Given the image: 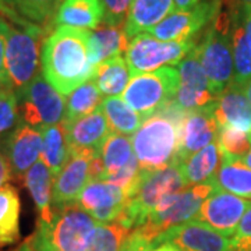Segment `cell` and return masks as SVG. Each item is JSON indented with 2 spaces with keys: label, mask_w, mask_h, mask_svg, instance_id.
<instances>
[{
  "label": "cell",
  "mask_w": 251,
  "mask_h": 251,
  "mask_svg": "<svg viewBox=\"0 0 251 251\" xmlns=\"http://www.w3.org/2000/svg\"><path fill=\"white\" fill-rule=\"evenodd\" d=\"M179 73L175 67L141 73L130 77L122 99L143 117H150L165 109L175 99Z\"/></svg>",
  "instance_id": "ba28073f"
},
{
  "label": "cell",
  "mask_w": 251,
  "mask_h": 251,
  "mask_svg": "<svg viewBox=\"0 0 251 251\" xmlns=\"http://www.w3.org/2000/svg\"><path fill=\"white\" fill-rule=\"evenodd\" d=\"M196 50L211 88L215 95H219L233 82L234 77L230 44V10L227 6L224 7V0L221 10L208 24L200 42H197Z\"/></svg>",
  "instance_id": "8992f818"
},
{
  "label": "cell",
  "mask_w": 251,
  "mask_h": 251,
  "mask_svg": "<svg viewBox=\"0 0 251 251\" xmlns=\"http://www.w3.org/2000/svg\"><path fill=\"white\" fill-rule=\"evenodd\" d=\"M215 180L221 190L251 200V169L242 159L222 156Z\"/></svg>",
  "instance_id": "83f0119b"
},
{
  "label": "cell",
  "mask_w": 251,
  "mask_h": 251,
  "mask_svg": "<svg viewBox=\"0 0 251 251\" xmlns=\"http://www.w3.org/2000/svg\"><path fill=\"white\" fill-rule=\"evenodd\" d=\"M77 202L99 224L119 219L126 206V194L120 187L103 180H91L81 191Z\"/></svg>",
  "instance_id": "e0dca14e"
},
{
  "label": "cell",
  "mask_w": 251,
  "mask_h": 251,
  "mask_svg": "<svg viewBox=\"0 0 251 251\" xmlns=\"http://www.w3.org/2000/svg\"><path fill=\"white\" fill-rule=\"evenodd\" d=\"M130 232L131 230L119 221L112 224H99L84 251H119Z\"/></svg>",
  "instance_id": "e575fe53"
},
{
  "label": "cell",
  "mask_w": 251,
  "mask_h": 251,
  "mask_svg": "<svg viewBox=\"0 0 251 251\" xmlns=\"http://www.w3.org/2000/svg\"><path fill=\"white\" fill-rule=\"evenodd\" d=\"M152 249V244L145 240L140 233L135 230H131L130 234L125 239L119 251H148Z\"/></svg>",
  "instance_id": "60d3db41"
},
{
  "label": "cell",
  "mask_w": 251,
  "mask_h": 251,
  "mask_svg": "<svg viewBox=\"0 0 251 251\" xmlns=\"http://www.w3.org/2000/svg\"><path fill=\"white\" fill-rule=\"evenodd\" d=\"M250 202L251 200L216 188L202 202L193 221L206 225L226 237H232Z\"/></svg>",
  "instance_id": "4fadbf2b"
},
{
  "label": "cell",
  "mask_w": 251,
  "mask_h": 251,
  "mask_svg": "<svg viewBox=\"0 0 251 251\" xmlns=\"http://www.w3.org/2000/svg\"><path fill=\"white\" fill-rule=\"evenodd\" d=\"M163 243H171L180 251H229L230 247L229 237L198 221L171 227L153 240L152 247Z\"/></svg>",
  "instance_id": "9a60e30c"
},
{
  "label": "cell",
  "mask_w": 251,
  "mask_h": 251,
  "mask_svg": "<svg viewBox=\"0 0 251 251\" xmlns=\"http://www.w3.org/2000/svg\"><path fill=\"white\" fill-rule=\"evenodd\" d=\"M229 251H251V202L232 236Z\"/></svg>",
  "instance_id": "f35d334b"
},
{
  "label": "cell",
  "mask_w": 251,
  "mask_h": 251,
  "mask_svg": "<svg viewBox=\"0 0 251 251\" xmlns=\"http://www.w3.org/2000/svg\"><path fill=\"white\" fill-rule=\"evenodd\" d=\"M230 10V44L233 54V84L242 88L251 80V50L242 20V6L227 1Z\"/></svg>",
  "instance_id": "7402d4cb"
},
{
  "label": "cell",
  "mask_w": 251,
  "mask_h": 251,
  "mask_svg": "<svg viewBox=\"0 0 251 251\" xmlns=\"http://www.w3.org/2000/svg\"><path fill=\"white\" fill-rule=\"evenodd\" d=\"M215 105L186 113L180 130L179 162L216 141L219 125L215 117Z\"/></svg>",
  "instance_id": "ac0fdd59"
},
{
  "label": "cell",
  "mask_w": 251,
  "mask_h": 251,
  "mask_svg": "<svg viewBox=\"0 0 251 251\" xmlns=\"http://www.w3.org/2000/svg\"><path fill=\"white\" fill-rule=\"evenodd\" d=\"M21 201L17 188L11 184L0 187V247L10 246L20 239Z\"/></svg>",
  "instance_id": "4316f807"
},
{
  "label": "cell",
  "mask_w": 251,
  "mask_h": 251,
  "mask_svg": "<svg viewBox=\"0 0 251 251\" xmlns=\"http://www.w3.org/2000/svg\"><path fill=\"white\" fill-rule=\"evenodd\" d=\"M221 162L222 153L216 141L180 162V171L186 186L202 184L214 179L221 166Z\"/></svg>",
  "instance_id": "d4e9b609"
},
{
  "label": "cell",
  "mask_w": 251,
  "mask_h": 251,
  "mask_svg": "<svg viewBox=\"0 0 251 251\" xmlns=\"http://www.w3.org/2000/svg\"><path fill=\"white\" fill-rule=\"evenodd\" d=\"M6 18H0V87L11 88L10 78L6 72V63H4V49H6Z\"/></svg>",
  "instance_id": "ab89813d"
},
{
  "label": "cell",
  "mask_w": 251,
  "mask_h": 251,
  "mask_svg": "<svg viewBox=\"0 0 251 251\" xmlns=\"http://www.w3.org/2000/svg\"><path fill=\"white\" fill-rule=\"evenodd\" d=\"M103 6L102 24L120 27L125 25L131 0H100Z\"/></svg>",
  "instance_id": "74e56055"
},
{
  "label": "cell",
  "mask_w": 251,
  "mask_h": 251,
  "mask_svg": "<svg viewBox=\"0 0 251 251\" xmlns=\"http://www.w3.org/2000/svg\"><path fill=\"white\" fill-rule=\"evenodd\" d=\"M216 188L219 187L214 177L202 184L186 186L179 191L169 194L156 205L151 215L145 221V224L134 230L152 244L158 236L165 233L171 227L193 221L202 202Z\"/></svg>",
  "instance_id": "52a82bcc"
},
{
  "label": "cell",
  "mask_w": 251,
  "mask_h": 251,
  "mask_svg": "<svg viewBox=\"0 0 251 251\" xmlns=\"http://www.w3.org/2000/svg\"><path fill=\"white\" fill-rule=\"evenodd\" d=\"M242 90H243V92L246 94V97L249 98V100L251 102V80L249 81V82H247L246 85H243Z\"/></svg>",
  "instance_id": "c3c4849f"
},
{
  "label": "cell",
  "mask_w": 251,
  "mask_h": 251,
  "mask_svg": "<svg viewBox=\"0 0 251 251\" xmlns=\"http://www.w3.org/2000/svg\"><path fill=\"white\" fill-rule=\"evenodd\" d=\"M98 225L78 202H74L53 208L50 224L36 225L29 240L38 251H84Z\"/></svg>",
  "instance_id": "5b68a950"
},
{
  "label": "cell",
  "mask_w": 251,
  "mask_h": 251,
  "mask_svg": "<svg viewBox=\"0 0 251 251\" xmlns=\"http://www.w3.org/2000/svg\"><path fill=\"white\" fill-rule=\"evenodd\" d=\"M215 117L219 126H232L251 134V102L233 82L218 95Z\"/></svg>",
  "instance_id": "ffe728a7"
},
{
  "label": "cell",
  "mask_w": 251,
  "mask_h": 251,
  "mask_svg": "<svg viewBox=\"0 0 251 251\" xmlns=\"http://www.w3.org/2000/svg\"><path fill=\"white\" fill-rule=\"evenodd\" d=\"M91 31L59 25L46 36L41 50V72L63 97L92 78Z\"/></svg>",
  "instance_id": "6da1fadb"
},
{
  "label": "cell",
  "mask_w": 251,
  "mask_h": 251,
  "mask_svg": "<svg viewBox=\"0 0 251 251\" xmlns=\"http://www.w3.org/2000/svg\"><path fill=\"white\" fill-rule=\"evenodd\" d=\"M100 110L108 120L110 131L119 134L133 135L144 122V117L119 97H106L100 103Z\"/></svg>",
  "instance_id": "1f68e13d"
},
{
  "label": "cell",
  "mask_w": 251,
  "mask_h": 251,
  "mask_svg": "<svg viewBox=\"0 0 251 251\" xmlns=\"http://www.w3.org/2000/svg\"><path fill=\"white\" fill-rule=\"evenodd\" d=\"M20 122L34 127L59 125L64 120V97L46 81L42 72L36 74L24 88L16 92Z\"/></svg>",
  "instance_id": "9c48e42d"
},
{
  "label": "cell",
  "mask_w": 251,
  "mask_h": 251,
  "mask_svg": "<svg viewBox=\"0 0 251 251\" xmlns=\"http://www.w3.org/2000/svg\"><path fill=\"white\" fill-rule=\"evenodd\" d=\"M242 161L244 162V163H246V165H247V166H249V168L251 169V148H250V151H249V152H247L246 155H244V156H243Z\"/></svg>",
  "instance_id": "681fc988"
},
{
  "label": "cell",
  "mask_w": 251,
  "mask_h": 251,
  "mask_svg": "<svg viewBox=\"0 0 251 251\" xmlns=\"http://www.w3.org/2000/svg\"><path fill=\"white\" fill-rule=\"evenodd\" d=\"M90 41L92 60L95 66L106 59L126 53L130 42L123 25L113 27L106 24H100L98 28L92 29Z\"/></svg>",
  "instance_id": "484cf974"
},
{
  "label": "cell",
  "mask_w": 251,
  "mask_h": 251,
  "mask_svg": "<svg viewBox=\"0 0 251 251\" xmlns=\"http://www.w3.org/2000/svg\"><path fill=\"white\" fill-rule=\"evenodd\" d=\"M6 14L4 63L11 88L20 91L35 77L41 66V50L45 29L20 18L9 10Z\"/></svg>",
  "instance_id": "3957f363"
},
{
  "label": "cell",
  "mask_w": 251,
  "mask_h": 251,
  "mask_svg": "<svg viewBox=\"0 0 251 251\" xmlns=\"http://www.w3.org/2000/svg\"><path fill=\"white\" fill-rule=\"evenodd\" d=\"M13 251H38V250L35 249V246L32 244V242L29 240V237H28L25 242L23 243L21 246H18L17 249H16V250H13Z\"/></svg>",
  "instance_id": "bcb514c9"
},
{
  "label": "cell",
  "mask_w": 251,
  "mask_h": 251,
  "mask_svg": "<svg viewBox=\"0 0 251 251\" xmlns=\"http://www.w3.org/2000/svg\"><path fill=\"white\" fill-rule=\"evenodd\" d=\"M184 116L186 112L172 100L166 108L144 120L131 138L141 171H159L179 162L180 130Z\"/></svg>",
  "instance_id": "7a4b0ae2"
},
{
  "label": "cell",
  "mask_w": 251,
  "mask_h": 251,
  "mask_svg": "<svg viewBox=\"0 0 251 251\" xmlns=\"http://www.w3.org/2000/svg\"><path fill=\"white\" fill-rule=\"evenodd\" d=\"M70 158V145L63 123L42 127V152L41 159L45 162L52 176H56Z\"/></svg>",
  "instance_id": "f1b7e54d"
},
{
  "label": "cell",
  "mask_w": 251,
  "mask_h": 251,
  "mask_svg": "<svg viewBox=\"0 0 251 251\" xmlns=\"http://www.w3.org/2000/svg\"><path fill=\"white\" fill-rule=\"evenodd\" d=\"M62 123L66 128L70 152L98 151L100 144L110 134L108 120L100 108L77 120Z\"/></svg>",
  "instance_id": "d6986e66"
},
{
  "label": "cell",
  "mask_w": 251,
  "mask_h": 251,
  "mask_svg": "<svg viewBox=\"0 0 251 251\" xmlns=\"http://www.w3.org/2000/svg\"><path fill=\"white\" fill-rule=\"evenodd\" d=\"M11 177H13L11 166H10L6 155L0 151V187H3L4 184H7V181L11 180Z\"/></svg>",
  "instance_id": "b9f144b4"
},
{
  "label": "cell",
  "mask_w": 251,
  "mask_h": 251,
  "mask_svg": "<svg viewBox=\"0 0 251 251\" xmlns=\"http://www.w3.org/2000/svg\"><path fill=\"white\" fill-rule=\"evenodd\" d=\"M216 143L222 156L242 159L251 148V134L232 126H219Z\"/></svg>",
  "instance_id": "d590c367"
},
{
  "label": "cell",
  "mask_w": 251,
  "mask_h": 251,
  "mask_svg": "<svg viewBox=\"0 0 251 251\" xmlns=\"http://www.w3.org/2000/svg\"><path fill=\"white\" fill-rule=\"evenodd\" d=\"M20 120L17 94L13 88L0 87V135L11 130Z\"/></svg>",
  "instance_id": "8d00e7d4"
},
{
  "label": "cell",
  "mask_w": 251,
  "mask_h": 251,
  "mask_svg": "<svg viewBox=\"0 0 251 251\" xmlns=\"http://www.w3.org/2000/svg\"><path fill=\"white\" fill-rule=\"evenodd\" d=\"M24 184L34 200L38 211V225H49L53 218L52 183L53 176L42 159L24 175Z\"/></svg>",
  "instance_id": "603a6c76"
},
{
  "label": "cell",
  "mask_w": 251,
  "mask_h": 251,
  "mask_svg": "<svg viewBox=\"0 0 251 251\" xmlns=\"http://www.w3.org/2000/svg\"><path fill=\"white\" fill-rule=\"evenodd\" d=\"M98 151H75L63 169L53 177L52 183V206L62 208L77 202L81 191L92 180L91 163Z\"/></svg>",
  "instance_id": "5bb4252c"
},
{
  "label": "cell",
  "mask_w": 251,
  "mask_h": 251,
  "mask_svg": "<svg viewBox=\"0 0 251 251\" xmlns=\"http://www.w3.org/2000/svg\"><path fill=\"white\" fill-rule=\"evenodd\" d=\"M242 20L246 36H247V42L250 46L251 50V9L250 7H242Z\"/></svg>",
  "instance_id": "7bdbcfd3"
},
{
  "label": "cell",
  "mask_w": 251,
  "mask_h": 251,
  "mask_svg": "<svg viewBox=\"0 0 251 251\" xmlns=\"http://www.w3.org/2000/svg\"><path fill=\"white\" fill-rule=\"evenodd\" d=\"M148 251H180L177 247H175L173 244L171 243H163V244H159V246H156V247H153L151 250Z\"/></svg>",
  "instance_id": "f6af8a7d"
},
{
  "label": "cell",
  "mask_w": 251,
  "mask_h": 251,
  "mask_svg": "<svg viewBox=\"0 0 251 251\" xmlns=\"http://www.w3.org/2000/svg\"><path fill=\"white\" fill-rule=\"evenodd\" d=\"M103 21L100 0H64L59 7L53 24L92 31Z\"/></svg>",
  "instance_id": "cb8c5ba5"
},
{
  "label": "cell",
  "mask_w": 251,
  "mask_h": 251,
  "mask_svg": "<svg viewBox=\"0 0 251 251\" xmlns=\"http://www.w3.org/2000/svg\"><path fill=\"white\" fill-rule=\"evenodd\" d=\"M102 100H103L102 92L97 87L95 81L91 78L69 95L67 105H66V115H64L63 122H73V120L90 115L98 109Z\"/></svg>",
  "instance_id": "836d02e7"
},
{
  "label": "cell",
  "mask_w": 251,
  "mask_h": 251,
  "mask_svg": "<svg viewBox=\"0 0 251 251\" xmlns=\"http://www.w3.org/2000/svg\"><path fill=\"white\" fill-rule=\"evenodd\" d=\"M197 45V39L186 42L161 41L150 32L134 36L126 50V63L131 75L179 64Z\"/></svg>",
  "instance_id": "30bf717a"
},
{
  "label": "cell",
  "mask_w": 251,
  "mask_h": 251,
  "mask_svg": "<svg viewBox=\"0 0 251 251\" xmlns=\"http://www.w3.org/2000/svg\"><path fill=\"white\" fill-rule=\"evenodd\" d=\"M4 7V3H3V0H0V10H3Z\"/></svg>",
  "instance_id": "f907efd6"
},
{
  "label": "cell",
  "mask_w": 251,
  "mask_h": 251,
  "mask_svg": "<svg viewBox=\"0 0 251 251\" xmlns=\"http://www.w3.org/2000/svg\"><path fill=\"white\" fill-rule=\"evenodd\" d=\"M98 155L103 165V175L100 180L109 175L120 171L135 158L131 140L128 135L119 134L110 131V134L100 144Z\"/></svg>",
  "instance_id": "4dcf8cb0"
},
{
  "label": "cell",
  "mask_w": 251,
  "mask_h": 251,
  "mask_svg": "<svg viewBox=\"0 0 251 251\" xmlns=\"http://www.w3.org/2000/svg\"><path fill=\"white\" fill-rule=\"evenodd\" d=\"M99 91L106 97H117L123 94L130 81V72L126 59L122 56H115L100 62L95 67L92 74Z\"/></svg>",
  "instance_id": "f546056e"
},
{
  "label": "cell",
  "mask_w": 251,
  "mask_h": 251,
  "mask_svg": "<svg viewBox=\"0 0 251 251\" xmlns=\"http://www.w3.org/2000/svg\"><path fill=\"white\" fill-rule=\"evenodd\" d=\"M63 1L64 0H3V9L35 25L50 27Z\"/></svg>",
  "instance_id": "d6a6232c"
},
{
  "label": "cell",
  "mask_w": 251,
  "mask_h": 251,
  "mask_svg": "<svg viewBox=\"0 0 251 251\" xmlns=\"http://www.w3.org/2000/svg\"><path fill=\"white\" fill-rule=\"evenodd\" d=\"M3 151L9 161L13 176L24 177L42 152V128L25 125L18 120L3 144Z\"/></svg>",
  "instance_id": "2e32d148"
},
{
  "label": "cell",
  "mask_w": 251,
  "mask_h": 251,
  "mask_svg": "<svg viewBox=\"0 0 251 251\" xmlns=\"http://www.w3.org/2000/svg\"><path fill=\"white\" fill-rule=\"evenodd\" d=\"M177 73L179 85L173 99L177 108L188 113L215 105L218 95L211 88L196 48L177 64Z\"/></svg>",
  "instance_id": "7c38bea8"
},
{
  "label": "cell",
  "mask_w": 251,
  "mask_h": 251,
  "mask_svg": "<svg viewBox=\"0 0 251 251\" xmlns=\"http://www.w3.org/2000/svg\"><path fill=\"white\" fill-rule=\"evenodd\" d=\"M176 10H190L196 7L202 0H173Z\"/></svg>",
  "instance_id": "ee69618b"
},
{
  "label": "cell",
  "mask_w": 251,
  "mask_h": 251,
  "mask_svg": "<svg viewBox=\"0 0 251 251\" xmlns=\"http://www.w3.org/2000/svg\"><path fill=\"white\" fill-rule=\"evenodd\" d=\"M186 187L180 171V162H175L159 171H141L126 196V206L119 222L134 230L143 226L156 205L165 197Z\"/></svg>",
  "instance_id": "277c9868"
},
{
  "label": "cell",
  "mask_w": 251,
  "mask_h": 251,
  "mask_svg": "<svg viewBox=\"0 0 251 251\" xmlns=\"http://www.w3.org/2000/svg\"><path fill=\"white\" fill-rule=\"evenodd\" d=\"M176 10L173 0H131L125 24L128 41L148 32Z\"/></svg>",
  "instance_id": "44dd1931"
},
{
  "label": "cell",
  "mask_w": 251,
  "mask_h": 251,
  "mask_svg": "<svg viewBox=\"0 0 251 251\" xmlns=\"http://www.w3.org/2000/svg\"><path fill=\"white\" fill-rule=\"evenodd\" d=\"M222 7V0H202L190 10H175L148 32L161 41L186 42L196 39Z\"/></svg>",
  "instance_id": "8fae6325"
},
{
  "label": "cell",
  "mask_w": 251,
  "mask_h": 251,
  "mask_svg": "<svg viewBox=\"0 0 251 251\" xmlns=\"http://www.w3.org/2000/svg\"><path fill=\"white\" fill-rule=\"evenodd\" d=\"M233 4H237V6H242V7H250L251 9V0H227Z\"/></svg>",
  "instance_id": "7dc6e473"
}]
</instances>
